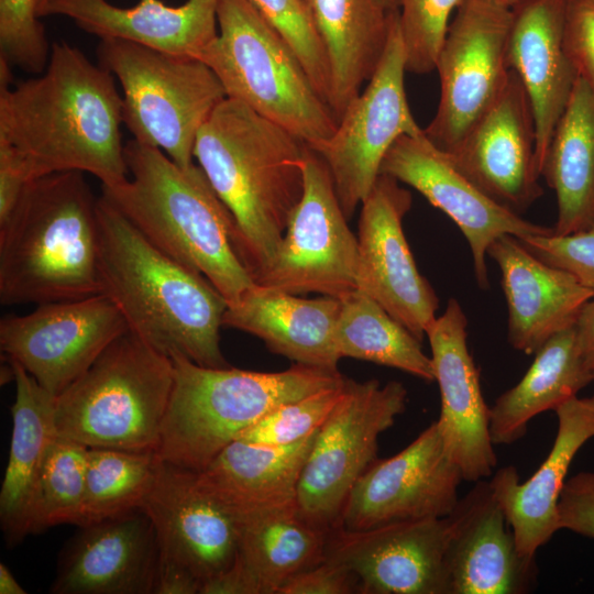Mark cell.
Returning a JSON list of instances; mask_svg holds the SVG:
<instances>
[{"instance_id":"cell-23","label":"cell","mask_w":594,"mask_h":594,"mask_svg":"<svg viewBox=\"0 0 594 594\" xmlns=\"http://www.w3.org/2000/svg\"><path fill=\"white\" fill-rule=\"evenodd\" d=\"M160 546L142 509L79 527L64 546L53 594H155Z\"/></svg>"},{"instance_id":"cell-29","label":"cell","mask_w":594,"mask_h":594,"mask_svg":"<svg viewBox=\"0 0 594 594\" xmlns=\"http://www.w3.org/2000/svg\"><path fill=\"white\" fill-rule=\"evenodd\" d=\"M318 430L285 446L234 440L196 472L197 481L238 519L294 506L300 474Z\"/></svg>"},{"instance_id":"cell-20","label":"cell","mask_w":594,"mask_h":594,"mask_svg":"<svg viewBox=\"0 0 594 594\" xmlns=\"http://www.w3.org/2000/svg\"><path fill=\"white\" fill-rule=\"evenodd\" d=\"M468 319L455 298L428 328L431 361L441 397L436 421L448 457L463 480L476 482L492 476L497 464L490 435V408L480 374L468 346Z\"/></svg>"},{"instance_id":"cell-11","label":"cell","mask_w":594,"mask_h":594,"mask_svg":"<svg viewBox=\"0 0 594 594\" xmlns=\"http://www.w3.org/2000/svg\"><path fill=\"white\" fill-rule=\"evenodd\" d=\"M348 221L324 161L307 146L301 199L274 255L253 282L294 295L339 299L356 290L358 238Z\"/></svg>"},{"instance_id":"cell-30","label":"cell","mask_w":594,"mask_h":594,"mask_svg":"<svg viewBox=\"0 0 594 594\" xmlns=\"http://www.w3.org/2000/svg\"><path fill=\"white\" fill-rule=\"evenodd\" d=\"M330 66L331 107L337 120L361 92L385 51L393 11L378 0H299Z\"/></svg>"},{"instance_id":"cell-5","label":"cell","mask_w":594,"mask_h":594,"mask_svg":"<svg viewBox=\"0 0 594 594\" xmlns=\"http://www.w3.org/2000/svg\"><path fill=\"white\" fill-rule=\"evenodd\" d=\"M85 173L28 184L0 222V301L46 304L102 295L97 205Z\"/></svg>"},{"instance_id":"cell-32","label":"cell","mask_w":594,"mask_h":594,"mask_svg":"<svg viewBox=\"0 0 594 594\" xmlns=\"http://www.w3.org/2000/svg\"><path fill=\"white\" fill-rule=\"evenodd\" d=\"M540 176L557 196L553 234L594 229V94L580 77L554 129Z\"/></svg>"},{"instance_id":"cell-1","label":"cell","mask_w":594,"mask_h":594,"mask_svg":"<svg viewBox=\"0 0 594 594\" xmlns=\"http://www.w3.org/2000/svg\"><path fill=\"white\" fill-rule=\"evenodd\" d=\"M12 79L0 58V141L16 151L33 179L67 170L91 174L102 186L128 178L122 96L109 70L55 42L40 76L10 88Z\"/></svg>"},{"instance_id":"cell-16","label":"cell","mask_w":594,"mask_h":594,"mask_svg":"<svg viewBox=\"0 0 594 594\" xmlns=\"http://www.w3.org/2000/svg\"><path fill=\"white\" fill-rule=\"evenodd\" d=\"M462 473L446 453L437 422L387 459H376L359 477L337 527L377 526L448 516L459 499Z\"/></svg>"},{"instance_id":"cell-37","label":"cell","mask_w":594,"mask_h":594,"mask_svg":"<svg viewBox=\"0 0 594 594\" xmlns=\"http://www.w3.org/2000/svg\"><path fill=\"white\" fill-rule=\"evenodd\" d=\"M88 449L56 436L37 475L30 507V535L51 527L79 525L82 512Z\"/></svg>"},{"instance_id":"cell-3","label":"cell","mask_w":594,"mask_h":594,"mask_svg":"<svg viewBox=\"0 0 594 594\" xmlns=\"http://www.w3.org/2000/svg\"><path fill=\"white\" fill-rule=\"evenodd\" d=\"M307 145L226 98L199 130L194 157L230 211L238 255L253 276L274 255L304 191Z\"/></svg>"},{"instance_id":"cell-4","label":"cell","mask_w":594,"mask_h":594,"mask_svg":"<svg viewBox=\"0 0 594 594\" xmlns=\"http://www.w3.org/2000/svg\"><path fill=\"white\" fill-rule=\"evenodd\" d=\"M128 178L102 196L158 250L205 276L233 305L255 284L237 253L234 223L199 165L183 167L134 139Z\"/></svg>"},{"instance_id":"cell-25","label":"cell","mask_w":594,"mask_h":594,"mask_svg":"<svg viewBox=\"0 0 594 594\" xmlns=\"http://www.w3.org/2000/svg\"><path fill=\"white\" fill-rule=\"evenodd\" d=\"M568 4L569 0H525L512 9L507 59L531 105L539 174L579 78L563 42Z\"/></svg>"},{"instance_id":"cell-2","label":"cell","mask_w":594,"mask_h":594,"mask_svg":"<svg viewBox=\"0 0 594 594\" xmlns=\"http://www.w3.org/2000/svg\"><path fill=\"white\" fill-rule=\"evenodd\" d=\"M102 295L158 352L230 366L220 348L226 299L201 274L154 246L102 195L97 205Z\"/></svg>"},{"instance_id":"cell-7","label":"cell","mask_w":594,"mask_h":594,"mask_svg":"<svg viewBox=\"0 0 594 594\" xmlns=\"http://www.w3.org/2000/svg\"><path fill=\"white\" fill-rule=\"evenodd\" d=\"M217 21V36L195 58L216 74L227 98L319 148L338 120L292 47L248 0H219Z\"/></svg>"},{"instance_id":"cell-9","label":"cell","mask_w":594,"mask_h":594,"mask_svg":"<svg viewBox=\"0 0 594 594\" xmlns=\"http://www.w3.org/2000/svg\"><path fill=\"white\" fill-rule=\"evenodd\" d=\"M97 55L120 81L123 124L133 139L179 166L194 164L197 134L227 98L216 74L198 58L118 38L100 40Z\"/></svg>"},{"instance_id":"cell-21","label":"cell","mask_w":594,"mask_h":594,"mask_svg":"<svg viewBox=\"0 0 594 594\" xmlns=\"http://www.w3.org/2000/svg\"><path fill=\"white\" fill-rule=\"evenodd\" d=\"M156 531L160 557L201 583L229 569L239 546V519L200 486L195 471L161 459L142 506Z\"/></svg>"},{"instance_id":"cell-34","label":"cell","mask_w":594,"mask_h":594,"mask_svg":"<svg viewBox=\"0 0 594 594\" xmlns=\"http://www.w3.org/2000/svg\"><path fill=\"white\" fill-rule=\"evenodd\" d=\"M328 535L296 505L249 515L239 519L237 560L258 594H278L293 576L324 560Z\"/></svg>"},{"instance_id":"cell-36","label":"cell","mask_w":594,"mask_h":594,"mask_svg":"<svg viewBox=\"0 0 594 594\" xmlns=\"http://www.w3.org/2000/svg\"><path fill=\"white\" fill-rule=\"evenodd\" d=\"M160 462L156 452L89 448L77 527L142 509Z\"/></svg>"},{"instance_id":"cell-10","label":"cell","mask_w":594,"mask_h":594,"mask_svg":"<svg viewBox=\"0 0 594 594\" xmlns=\"http://www.w3.org/2000/svg\"><path fill=\"white\" fill-rule=\"evenodd\" d=\"M407 405L396 381L344 380L338 404L319 428L297 487L296 507L311 525L330 532L359 477L376 460L380 436Z\"/></svg>"},{"instance_id":"cell-14","label":"cell","mask_w":594,"mask_h":594,"mask_svg":"<svg viewBox=\"0 0 594 594\" xmlns=\"http://www.w3.org/2000/svg\"><path fill=\"white\" fill-rule=\"evenodd\" d=\"M128 331L117 306L106 295H96L2 317L0 346L8 360L57 397Z\"/></svg>"},{"instance_id":"cell-6","label":"cell","mask_w":594,"mask_h":594,"mask_svg":"<svg viewBox=\"0 0 594 594\" xmlns=\"http://www.w3.org/2000/svg\"><path fill=\"white\" fill-rule=\"evenodd\" d=\"M170 359L174 381L156 453L195 472L275 407L344 380L339 371L297 363L282 372H256Z\"/></svg>"},{"instance_id":"cell-15","label":"cell","mask_w":594,"mask_h":594,"mask_svg":"<svg viewBox=\"0 0 594 594\" xmlns=\"http://www.w3.org/2000/svg\"><path fill=\"white\" fill-rule=\"evenodd\" d=\"M411 194L397 179L380 174L361 204L356 290L377 301L416 338L424 340L437 318L439 299L415 263L403 220Z\"/></svg>"},{"instance_id":"cell-17","label":"cell","mask_w":594,"mask_h":594,"mask_svg":"<svg viewBox=\"0 0 594 594\" xmlns=\"http://www.w3.org/2000/svg\"><path fill=\"white\" fill-rule=\"evenodd\" d=\"M381 174L416 189L459 227L469 243L475 279L482 289L488 287L487 250L497 238L553 232L552 228L532 223L493 200L424 131L400 136L386 153Z\"/></svg>"},{"instance_id":"cell-42","label":"cell","mask_w":594,"mask_h":594,"mask_svg":"<svg viewBox=\"0 0 594 594\" xmlns=\"http://www.w3.org/2000/svg\"><path fill=\"white\" fill-rule=\"evenodd\" d=\"M520 242L543 262L562 268L594 293V229L558 235L529 234Z\"/></svg>"},{"instance_id":"cell-28","label":"cell","mask_w":594,"mask_h":594,"mask_svg":"<svg viewBox=\"0 0 594 594\" xmlns=\"http://www.w3.org/2000/svg\"><path fill=\"white\" fill-rule=\"evenodd\" d=\"M340 309L339 298L307 299L254 284L228 305L222 326L257 337L297 364L338 371L334 332Z\"/></svg>"},{"instance_id":"cell-18","label":"cell","mask_w":594,"mask_h":594,"mask_svg":"<svg viewBox=\"0 0 594 594\" xmlns=\"http://www.w3.org/2000/svg\"><path fill=\"white\" fill-rule=\"evenodd\" d=\"M447 536V516L364 530L336 527L324 559L349 569L363 594H448Z\"/></svg>"},{"instance_id":"cell-27","label":"cell","mask_w":594,"mask_h":594,"mask_svg":"<svg viewBox=\"0 0 594 594\" xmlns=\"http://www.w3.org/2000/svg\"><path fill=\"white\" fill-rule=\"evenodd\" d=\"M218 2L187 0L172 7L161 0H140L120 8L107 0H48L41 18L63 15L100 40L118 38L195 57L218 34Z\"/></svg>"},{"instance_id":"cell-53","label":"cell","mask_w":594,"mask_h":594,"mask_svg":"<svg viewBox=\"0 0 594 594\" xmlns=\"http://www.w3.org/2000/svg\"><path fill=\"white\" fill-rule=\"evenodd\" d=\"M48 0H35V10L38 18H41V13L43 9L45 8Z\"/></svg>"},{"instance_id":"cell-43","label":"cell","mask_w":594,"mask_h":594,"mask_svg":"<svg viewBox=\"0 0 594 594\" xmlns=\"http://www.w3.org/2000/svg\"><path fill=\"white\" fill-rule=\"evenodd\" d=\"M563 42L579 77L594 94V0H569Z\"/></svg>"},{"instance_id":"cell-8","label":"cell","mask_w":594,"mask_h":594,"mask_svg":"<svg viewBox=\"0 0 594 594\" xmlns=\"http://www.w3.org/2000/svg\"><path fill=\"white\" fill-rule=\"evenodd\" d=\"M173 381L172 359L128 331L56 397V432L87 448L156 452Z\"/></svg>"},{"instance_id":"cell-38","label":"cell","mask_w":594,"mask_h":594,"mask_svg":"<svg viewBox=\"0 0 594 594\" xmlns=\"http://www.w3.org/2000/svg\"><path fill=\"white\" fill-rule=\"evenodd\" d=\"M344 380L339 385L275 407L238 439L261 446H285L302 440L327 420L341 398Z\"/></svg>"},{"instance_id":"cell-51","label":"cell","mask_w":594,"mask_h":594,"mask_svg":"<svg viewBox=\"0 0 594 594\" xmlns=\"http://www.w3.org/2000/svg\"><path fill=\"white\" fill-rule=\"evenodd\" d=\"M491 1L498 6H502L504 8L512 10L518 4H520L521 2H524L525 0H491Z\"/></svg>"},{"instance_id":"cell-44","label":"cell","mask_w":594,"mask_h":594,"mask_svg":"<svg viewBox=\"0 0 594 594\" xmlns=\"http://www.w3.org/2000/svg\"><path fill=\"white\" fill-rule=\"evenodd\" d=\"M558 526L594 539V471L565 481L558 502Z\"/></svg>"},{"instance_id":"cell-45","label":"cell","mask_w":594,"mask_h":594,"mask_svg":"<svg viewBox=\"0 0 594 594\" xmlns=\"http://www.w3.org/2000/svg\"><path fill=\"white\" fill-rule=\"evenodd\" d=\"M358 590L356 576L344 565L324 559L287 581L278 594H348Z\"/></svg>"},{"instance_id":"cell-31","label":"cell","mask_w":594,"mask_h":594,"mask_svg":"<svg viewBox=\"0 0 594 594\" xmlns=\"http://www.w3.org/2000/svg\"><path fill=\"white\" fill-rule=\"evenodd\" d=\"M13 367L15 396L11 407L9 460L0 491V525L8 546L28 535L34 485L47 449L57 436L56 397L44 389L19 363Z\"/></svg>"},{"instance_id":"cell-26","label":"cell","mask_w":594,"mask_h":594,"mask_svg":"<svg viewBox=\"0 0 594 594\" xmlns=\"http://www.w3.org/2000/svg\"><path fill=\"white\" fill-rule=\"evenodd\" d=\"M507 302L509 344L535 354L552 336L573 326L594 293L571 273L532 254L517 237L503 234L488 248Z\"/></svg>"},{"instance_id":"cell-50","label":"cell","mask_w":594,"mask_h":594,"mask_svg":"<svg viewBox=\"0 0 594 594\" xmlns=\"http://www.w3.org/2000/svg\"><path fill=\"white\" fill-rule=\"evenodd\" d=\"M0 593L25 594L26 591L20 585L13 573L4 563H0Z\"/></svg>"},{"instance_id":"cell-13","label":"cell","mask_w":594,"mask_h":594,"mask_svg":"<svg viewBox=\"0 0 594 594\" xmlns=\"http://www.w3.org/2000/svg\"><path fill=\"white\" fill-rule=\"evenodd\" d=\"M513 12L491 0H463L437 58L440 99L425 135L452 151L506 88Z\"/></svg>"},{"instance_id":"cell-40","label":"cell","mask_w":594,"mask_h":594,"mask_svg":"<svg viewBox=\"0 0 594 594\" xmlns=\"http://www.w3.org/2000/svg\"><path fill=\"white\" fill-rule=\"evenodd\" d=\"M292 47L319 94L329 103L330 66L326 50L299 0H248Z\"/></svg>"},{"instance_id":"cell-54","label":"cell","mask_w":594,"mask_h":594,"mask_svg":"<svg viewBox=\"0 0 594 594\" xmlns=\"http://www.w3.org/2000/svg\"><path fill=\"white\" fill-rule=\"evenodd\" d=\"M593 381H594V372H593Z\"/></svg>"},{"instance_id":"cell-48","label":"cell","mask_w":594,"mask_h":594,"mask_svg":"<svg viewBox=\"0 0 594 594\" xmlns=\"http://www.w3.org/2000/svg\"><path fill=\"white\" fill-rule=\"evenodd\" d=\"M199 594H258V590L235 559L229 569L205 581Z\"/></svg>"},{"instance_id":"cell-12","label":"cell","mask_w":594,"mask_h":594,"mask_svg":"<svg viewBox=\"0 0 594 594\" xmlns=\"http://www.w3.org/2000/svg\"><path fill=\"white\" fill-rule=\"evenodd\" d=\"M406 59L398 10L393 11L385 51L366 88L345 108L332 136L314 150L324 161L348 220L381 174L392 145L420 134L405 91Z\"/></svg>"},{"instance_id":"cell-24","label":"cell","mask_w":594,"mask_h":594,"mask_svg":"<svg viewBox=\"0 0 594 594\" xmlns=\"http://www.w3.org/2000/svg\"><path fill=\"white\" fill-rule=\"evenodd\" d=\"M554 414L556 439L537 471L520 482L516 468L507 465L488 481L519 552L530 558H536L538 549L559 530L558 502L568 471L580 449L594 438V395L574 396L560 404Z\"/></svg>"},{"instance_id":"cell-52","label":"cell","mask_w":594,"mask_h":594,"mask_svg":"<svg viewBox=\"0 0 594 594\" xmlns=\"http://www.w3.org/2000/svg\"><path fill=\"white\" fill-rule=\"evenodd\" d=\"M381 4L387 10V11H395L399 8V0H378Z\"/></svg>"},{"instance_id":"cell-35","label":"cell","mask_w":594,"mask_h":594,"mask_svg":"<svg viewBox=\"0 0 594 594\" xmlns=\"http://www.w3.org/2000/svg\"><path fill=\"white\" fill-rule=\"evenodd\" d=\"M341 300L334 332L340 359L352 358L393 367L427 382L435 381L428 356L405 326L370 296L354 290Z\"/></svg>"},{"instance_id":"cell-39","label":"cell","mask_w":594,"mask_h":594,"mask_svg":"<svg viewBox=\"0 0 594 594\" xmlns=\"http://www.w3.org/2000/svg\"><path fill=\"white\" fill-rule=\"evenodd\" d=\"M463 0H399L398 22L406 70L425 75L436 69L449 19Z\"/></svg>"},{"instance_id":"cell-33","label":"cell","mask_w":594,"mask_h":594,"mask_svg":"<svg viewBox=\"0 0 594 594\" xmlns=\"http://www.w3.org/2000/svg\"><path fill=\"white\" fill-rule=\"evenodd\" d=\"M593 381L582 359L575 326L552 336L535 352V359L512 388L490 408V435L494 444L520 440L530 420L553 410Z\"/></svg>"},{"instance_id":"cell-46","label":"cell","mask_w":594,"mask_h":594,"mask_svg":"<svg viewBox=\"0 0 594 594\" xmlns=\"http://www.w3.org/2000/svg\"><path fill=\"white\" fill-rule=\"evenodd\" d=\"M32 180L25 163L16 151L0 141V222L8 218Z\"/></svg>"},{"instance_id":"cell-47","label":"cell","mask_w":594,"mask_h":594,"mask_svg":"<svg viewBox=\"0 0 594 594\" xmlns=\"http://www.w3.org/2000/svg\"><path fill=\"white\" fill-rule=\"evenodd\" d=\"M200 588V581L188 569L160 557L155 594H196Z\"/></svg>"},{"instance_id":"cell-49","label":"cell","mask_w":594,"mask_h":594,"mask_svg":"<svg viewBox=\"0 0 594 594\" xmlns=\"http://www.w3.org/2000/svg\"><path fill=\"white\" fill-rule=\"evenodd\" d=\"M579 349L585 366L594 372V296L581 308L574 323Z\"/></svg>"},{"instance_id":"cell-19","label":"cell","mask_w":594,"mask_h":594,"mask_svg":"<svg viewBox=\"0 0 594 594\" xmlns=\"http://www.w3.org/2000/svg\"><path fill=\"white\" fill-rule=\"evenodd\" d=\"M447 153L481 190L518 215L542 196L532 109L513 70L497 100Z\"/></svg>"},{"instance_id":"cell-22","label":"cell","mask_w":594,"mask_h":594,"mask_svg":"<svg viewBox=\"0 0 594 594\" xmlns=\"http://www.w3.org/2000/svg\"><path fill=\"white\" fill-rule=\"evenodd\" d=\"M447 520L448 594H525L534 588L536 558L519 552L488 481H476Z\"/></svg>"},{"instance_id":"cell-41","label":"cell","mask_w":594,"mask_h":594,"mask_svg":"<svg viewBox=\"0 0 594 594\" xmlns=\"http://www.w3.org/2000/svg\"><path fill=\"white\" fill-rule=\"evenodd\" d=\"M0 58L34 75L46 68L51 47L35 0H0Z\"/></svg>"}]
</instances>
